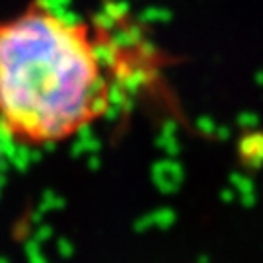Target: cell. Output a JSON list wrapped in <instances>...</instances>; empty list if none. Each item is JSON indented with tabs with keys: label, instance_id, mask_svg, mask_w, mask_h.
Wrapping results in <instances>:
<instances>
[{
	"label": "cell",
	"instance_id": "obj_1",
	"mask_svg": "<svg viewBox=\"0 0 263 263\" xmlns=\"http://www.w3.org/2000/svg\"><path fill=\"white\" fill-rule=\"evenodd\" d=\"M166 59L123 10L78 16L29 0L0 20V131L51 148L162 80Z\"/></svg>",
	"mask_w": 263,
	"mask_h": 263
},
{
	"label": "cell",
	"instance_id": "obj_2",
	"mask_svg": "<svg viewBox=\"0 0 263 263\" xmlns=\"http://www.w3.org/2000/svg\"><path fill=\"white\" fill-rule=\"evenodd\" d=\"M2 137H4V135H2V131H0V156H2Z\"/></svg>",
	"mask_w": 263,
	"mask_h": 263
}]
</instances>
